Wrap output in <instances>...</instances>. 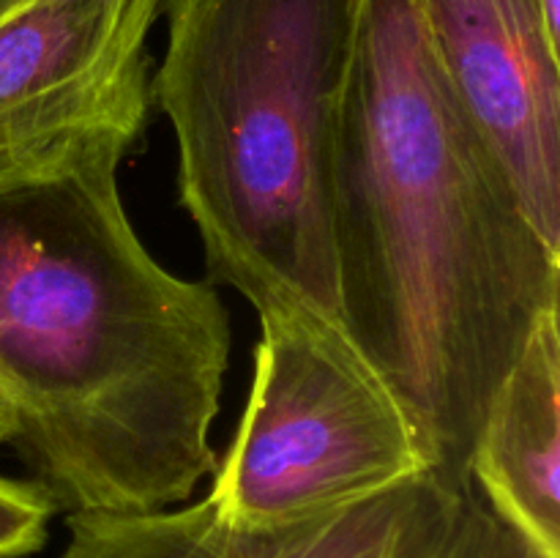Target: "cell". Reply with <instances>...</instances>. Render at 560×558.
Segmentation results:
<instances>
[{"label": "cell", "instance_id": "obj_2", "mask_svg": "<svg viewBox=\"0 0 560 558\" xmlns=\"http://www.w3.org/2000/svg\"><path fill=\"white\" fill-rule=\"evenodd\" d=\"M104 131L0 181V392L9 446L60 512L145 514L217 470L230 361L217 284L170 274L131 228Z\"/></svg>", "mask_w": 560, "mask_h": 558}, {"label": "cell", "instance_id": "obj_4", "mask_svg": "<svg viewBox=\"0 0 560 558\" xmlns=\"http://www.w3.org/2000/svg\"><path fill=\"white\" fill-rule=\"evenodd\" d=\"M413 421L342 328L260 315L244 416L208 492L222 518L277 525L427 474Z\"/></svg>", "mask_w": 560, "mask_h": 558}, {"label": "cell", "instance_id": "obj_1", "mask_svg": "<svg viewBox=\"0 0 560 558\" xmlns=\"http://www.w3.org/2000/svg\"><path fill=\"white\" fill-rule=\"evenodd\" d=\"M339 323L397 397L432 474L468 463L498 383L560 306L530 224L454 96L419 0H364L334 156Z\"/></svg>", "mask_w": 560, "mask_h": 558}, {"label": "cell", "instance_id": "obj_9", "mask_svg": "<svg viewBox=\"0 0 560 558\" xmlns=\"http://www.w3.org/2000/svg\"><path fill=\"white\" fill-rule=\"evenodd\" d=\"M55 512L58 507L38 481L0 474V558H25L42 550Z\"/></svg>", "mask_w": 560, "mask_h": 558}, {"label": "cell", "instance_id": "obj_11", "mask_svg": "<svg viewBox=\"0 0 560 558\" xmlns=\"http://www.w3.org/2000/svg\"><path fill=\"white\" fill-rule=\"evenodd\" d=\"M11 432H14V414H11V405L5 399V394L0 392V443H9Z\"/></svg>", "mask_w": 560, "mask_h": 558}, {"label": "cell", "instance_id": "obj_6", "mask_svg": "<svg viewBox=\"0 0 560 558\" xmlns=\"http://www.w3.org/2000/svg\"><path fill=\"white\" fill-rule=\"evenodd\" d=\"M164 0H33L0 20V181L80 140H142L151 118L148 36Z\"/></svg>", "mask_w": 560, "mask_h": 558}, {"label": "cell", "instance_id": "obj_7", "mask_svg": "<svg viewBox=\"0 0 560 558\" xmlns=\"http://www.w3.org/2000/svg\"><path fill=\"white\" fill-rule=\"evenodd\" d=\"M454 96L560 252V47L541 0H419Z\"/></svg>", "mask_w": 560, "mask_h": 558}, {"label": "cell", "instance_id": "obj_8", "mask_svg": "<svg viewBox=\"0 0 560 558\" xmlns=\"http://www.w3.org/2000/svg\"><path fill=\"white\" fill-rule=\"evenodd\" d=\"M468 474L492 509L541 556L560 558V317L536 321L498 383Z\"/></svg>", "mask_w": 560, "mask_h": 558}, {"label": "cell", "instance_id": "obj_12", "mask_svg": "<svg viewBox=\"0 0 560 558\" xmlns=\"http://www.w3.org/2000/svg\"><path fill=\"white\" fill-rule=\"evenodd\" d=\"M27 3H33V0H0V20H5V16L14 14V11L25 9Z\"/></svg>", "mask_w": 560, "mask_h": 558}, {"label": "cell", "instance_id": "obj_5", "mask_svg": "<svg viewBox=\"0 0 560 558\" xmlns=\"http://www.w3.org/2000/svg\"><path fill=\"white\" fill-rule=\"evenodd\" d=\"M58 558H547L487 503L474 479L432 470L277 525L222 518L211 498L145 514H66Z\"/></svg>", "mask_w": 560, "mask_h": 558}, {"label": "cell", "instance_id": "obj_10", "mask_svg": "<svg viewBox=\"0 0 560 558\" xmlns=\"http://www.w3.org/2000/svg\"><path fill=\"white\" fill-rule=\"evenodd\" d=\"M541 14H545L547 33L560 47V0H541Z\"/></svg>", "mask_w": 560, "mask_h": 558}, {"label": "cell", "instance_id": "obj_3", "mask_svg": "<svg viewBox=\"0 0 560 558\" xmlns=\"http://www.w3.org/2000/svg\"><path fill=\"white\" fill-rule=\"evenodd\" d=\"M364 0H164L153 102L208 282L339 323L334 156Z\"/></svg>", "mask_w": 560, "mask_h": 558}]
</instances>
